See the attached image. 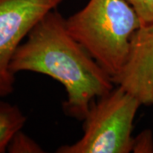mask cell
Masks as SVG:
<instances>
[{"instance_id":"6da1fadb","label":"cell","mask_w":153,"mask_h":153,"mask_svg":"<svg viewBox=\"0 0 153 153\" xmlns=\"http://www.w3.org/2000/svg\"><path fill=\"white\" fill-rule=\"evenodd\" d=\"M11 71H33L49 76L66 89V114L84 120L96 99L115 88L111 76L68 32L59 11L49 12L18 47Z\"/></svg>"},{"instance_id":"7a4b0ae2","label":"cell","mask_w":153,"mask_h":153,"mask_svg":"<svg viewBox=\"0 0 153 153\" xmlns=\"http://www.w3.org/2000/svg\"><path fill=\"white\" fill-rule=\"evenodd\" d=\"M71 36L111 78L121 71L131 38L141 27L135 10L125 0H89L66 19Z\"/></svg>"},{"instance_id":"3957f363","label":"cell","mask_w":153,"mask_h":153,"mask_svg":"<svg viewBox=\"0 0 153 153\" xmlns=\"http://www.w3.org/2000/svg\"><path fill=\"white\" fill-rule=\"evenodd\" d=\"M140 105L139 100L117 86L90 106L83 120L82 136L56 152H131L134 120Z\"/></svg>"},{"instance_id":"277c9868","label":"cell","mask_w":153,"mask_h":153,"mask_svg":"<svg viewBox=\"0 0 153 153\" xmlns=\"http://www.w3.org/2000/svg\"><path fill=\"white\" fill-rule=\"evenodd\" d=\"M63 0H0V97L15 88L10 63L35 25Z\"/></svg>"},{"instance_id":"5b68a950","label":"cell","mask_w":153,"mask_h":153,"mask_svg":"<svg viewBox=\"0 0 153 153\" xmlns=\"http://www.w3.org/2000/svg\"><path fill=\"white\" fill-rule=\"evenodd\" d=\"M111 79L141 105H153V24L135 31L125 63Z\"/></svg>"},{"instance_id":"8992f818","label":"cell","mask_w":153,"mask_h":153,"mask_svg":"<svg viewBox=\"0 0 153 153\" xmlns=\"http://www.w3.org/2000/svg\"><path fill=\"white\" fill-rule=\"evenodd\" d=\"M27 122V117L17 105L0 100V153L5 152L17 131Z\"/></svg>"},{"instance_id":"52a82bcc","label":"cell","mask_w":153,"mask_h":153,"mask_svg":"<svg viewBox=\"0 0 153 153\" xmlns=\"http://www.w3.org/2000/svg\"><path fill=\"white\" fill-rule=\"evenodd\" d=\"M7 151L10 153H41L42 147L32 138L21 130L17 131L8 145Z\"/></svg>"},{"instance_id":"ba28073f","label":"cell","mask_w":153,"mask_h":153,"mask_svg":"<svg viewBox=\"0 0 153 153\" xmlns=\"http://www.w3.org/2000/svg\"><path fill=\"white\" fill-rule=\"evenodd\" d=\"M135 10L141 26L153 24V0H125Z\"/></svg>"},{"instance_id":"9c48e42d","label":"cell","mask_w":153,"mask_h":153,"mask_svg":"<svg viewBox=\"0 0 153 153\" xmlns=\"http://www.w3.org/2000/svg\"><path fill=\"white\" fill-rule=\"evenodd\" d=\"M133 152H153V137L150 130H145L137 137H134Z\"/></svg>"}]
</instances>
